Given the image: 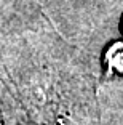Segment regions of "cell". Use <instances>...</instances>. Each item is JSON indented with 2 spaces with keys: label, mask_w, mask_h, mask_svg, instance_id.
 <instances>
[{
  "label": "cell",
  "mask_w": 123,
  "mask_h": 125,
  "mask_svg": "<svg viewBox=\"0 0 123 125\" xmlns=\"http://www.w3.org/2000/svg\"><path fill=\"white\" fill-rule=\"evenodd\" d=\"M122 29H123V22H122Z\"/></svg>",
  "instance_id": "2"
},
{
  "label": "cell",
  "mask_w": 123,
  "mask_h": 125,
  "mask_svg": "<svg viewBox=\"0 0 123 125\" xmlns=\"http://www.w3.org/2000/svg\"><path fill=\"white\" fill-rule=\"evenodd\" d=\"M104 61L109 75L115 74L123 77V42H115L105 50Z\"/></svg>",
  "instance_id": "1"
}]
</instances>
